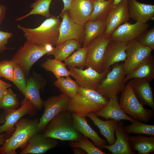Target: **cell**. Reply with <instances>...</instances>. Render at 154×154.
<instances>
[{
	"label": "cell",
	"instance_id": "47",
	"mask_svg": "<svg viewBox=\"0 0 154 154\" xmlns=\"http://www.w3.org/2000/svg\"><path fill=\"white\" fill-rule=\"evenodd\" d=\"M6 140L3 135L0 134V145H3L5 143Z\"/></svg>",
	"mask_w": 154,
	"mask_h": 154
},
{
	"label": "cell",
	"instance_id": "3",
	"mask_svg": "<svg viewBox=\"0 0 154 154\" xmlns=\"http://www.w3.org/2000/svg\"><path fill=\"white\" fill-rule=\"evenodd\" d=\"M109 100L95 90L80 87L75 96L70 99L68 110L86 116L89 113L102 109Z\"/></svg>",
	"mask_w": 154,
	"mask_h": 154
},
{
	"label": "cell",
	"instance_id": "20",
	"mask_svg": "<svg viewBox=\"0 0 154 154\" xmlns=\"http://www.w3.org/2000/svg\"><path fill=\"white\" fill-rule=\"evenodd\" d=\"M150 82L145 79L133 78L129 80L128 82L139 102L143 105L149 106L154 111V97Z\"/></svg>",
	"mask_w": 154,
	"mask_h": 154
},
{
	"label": "cell",
	"instance_id": "16",
	"mask_svg": "<svg viewBox=\"0 0 154 154\" xmlns=\"http://www.w3.org/2000/svg\"><path fill=\"white\" fill-rule=\"evenodd\" d=\"M58 144L56 139L37 133L30 138L20 154H43L49 149L55 148Z\"/></svg>",
	"mask_w": 154,
	"mask_h": 154
},
{
	"label": "cell",
	"instance_id": "7",
	"mask_svg": "<svg viewBox=\"0 0 154 154\" xmlns=\"http://www.w3.org/2000/svg\"><path fill=\"white\" fill-rule=\"evenodd\" d=\"M48 53L44 47L27 40L23 46L17 51L11 60L21 67L28 77L34 64Z\"/></svg>",
	"mask_w": 154,
	"mask_h": 154
},
{
	"label": "cell",
	"instance_id": "51",
	"mask_svg": "<svg viewBox=\"0 0 154 154\" xmlns=\"http://www.w3.org/2000/svg\"><path fill=\"white\" fill-rule=\"evenodd\" d=\"M97 0L98 1H106L107 0Z\"/></svg>",
	"mask_w": 154,
	"mask_h": 154
},
{
	"label": "cell",
	"instance_id": "17",
	"mask_svg": "<svg viewBox=\"0 0 154 154\" xmlns=\"http://www.w3.org/2000/svg\"><path fill=\"white\" fill-rule=\"evenodd\" d=\"M27 87L25 98L28 99L36 109L41 110L43 101L40 93V89L46 84V81L39 74L34 73L27 80Z\"/></svg>",
	"mask_w": 154,
	"mask_h": 154
},
{
	"label": "cell",
	"instance_id": "9",
	"mask_svg": "<svg viewBox=\"0 0 154 154\" xmlns=\"http://www.w3.org/2000/svg\"><path fill=\"white\" fill-rule=\"evenodd\" d=\"M111 39L104 33L90 42L87 48L86 68L91 67L98 72L103 71L102 66L105 52Z\"/></svg>",
	"mask_w": 154,
	"mask_h": 154
},
{
	"label": "cell",
	"instance_id": "29",
	"mask_svg": "<svg viewBox=\"0 0 154 154\" xmlns=\"http://www.w3.org/2000/svg\"><path fill=\"white\" fill-rule=\"evenodd\" d=\"M81 43L74 40H66L54 48L47 55H52L55 59L61 61H64L75 50L81 47Z\"/></svg>",
	"mask_w": 154,
	"mask_h": 154
},
{
	"label": "cell",
	"instance_id": "1",
	"mask_svg": "<svg viewBox=\"0 0 154 154\" xmlns=\"http://www.w3.org/2000/svg\"><path fill=\"white\" fill-rule=\"evenodd\" d=\"M43 135L62 141H79L83 136L75 127L72 113L68 110L63 111L48 123Z\"/></svg>",
	"mask_w": 154,
	"mask_h": 154
},
{
	"label": "cell",
	"instance_id": "40",
	"mask_svg": "<svg viewBox=\"0 0 154 154\" xmlns=\"http://www.w3.org/2000/svg\"><path fill=\"white\" fill-rule=\"evenodd\" d=\"M137 40L141 44L154 50V28L147 30L142 34Z\"/></svg>",
	"mask_w": 154,
	"mask_h": 154
},
{
	"label": "cell",
	"instance_id": "8",
	"mask_svg": "<svg viewBox=\"0 0 154 154\" xmlns=\"http://www.w3.org/2000/svg\"><path fill=\"white\" fill-rule=\"evenodd\" d=\"M70 99L62 93L52 96L43 102L44 110L39 120L37 127L38 133L44 131L48 123L55 116L68 110Z\"/></svg>",
	"mask_w": 154,
	"mask_h": 154
},
{
	"label": "cell",
	"instance_id": "6",
	"mask_svg": "<svg viewBox=\"0 0 154 154\" xmlns=\"http://www.w3.org/2000/svg\"><path fill=\"white\" fill-rule=\"evenodd\" d=\"M125 76L123 64L116 63L95 90L108 99L116 96L125 87Z\"/></svg>",
	"mask_w": 154,
	"mask_h": 154
},
{
	"label": "cell",
	"instance_id": "24",
	"mask_svg": "<svg viewBox=\"0 0 154 154\" xmlns=\"http://www.w3.org/2000/svg\"><path fill=\"white\" fill-rule=\"evenodd\" d=\"M73 117L74 125L77 130L83 136L90 139L98 148L102 149L107 145V142L101 138L97 132L93 129L88 123L86 116L71 112Z\"/></svg>",
	"mask_w": 154,
	"mask_h": 154
},
{
	"label": "cell",
	"instance_id": "34",
	"mask_svg": "<svg viewBox=\"0 0 154 154\" xmlns=\"http://www.w3.org/2000/svg\"><path fill=\"white\" fill-rule=\"evenodd\" d=\"M87 48L86 46L80 48L64 61L66 65L69 67H78L83 69L86 66Z\"/></svg>",
	"mask_w": 154,
	"mask_h": 154
},
{
	"label": "cell",
	"instance_id": "5",
	"mask_svg": "<svg viewBox=\"0 0 154 154\" xmlns=\"http://www.w3.org/2000/svg\"><path fill=\"white\" fill-rule=\"evenodd\" d=\"M120 99V107L127 115L140 121L147 122L154 116L153 110L145 109L136 96L131 85H126Z\"/></svg>",
	"mask_w": 154,
	"mask_h": 154
},
{
	"label": "cell",
	"instance_id": "31",
	"mask_svg": "<svg viewBox=\"0 0 154 154\" xmlns=\"http://www.w3.org/2000/svg\"><path fill=\"white\" fill-rule=\"evenodd\" d=\"M41 66L46 71L52 72L57 79L70 76V72L66 68L65 64L55 58H47L41 64Z\"/></svg>",
	"mask_w": 154,
	"mask_h": 154
},
{
	"label": "cell",
	"instance_id": "13",
	"mask_svg": "<svg viewBox=\"0 0 154 154\" xmlns=\"http://www.w3.org/2000/svg\"><path fill=\"white\" fill-rule=\"evenodd\" d=\"M149 27V24L147 23L136 21L131 24L127 22L118 26L109 37L111 40L128 42L137 40Z\"/></svg>",
	"mask_w": 154,
	"mask_h": 154
},
{
	"label": "cell",
	"instance_id": "43",
	"mask_svg": "<svg viewBox=\"0 0 154 154\" xmlns=\"http://www.w3.org/2000/svg\"><path fill=\"white\" fill-rule=\"evenodd\" d=\"M64 4V7L58 17L66 11H68L70 6L72 0H62Z\"/></svg>",
	"mask_w": 154,
	"mask_h": 154
},
{
	"label": "cell",
	"instance_id": "46",
	"mask_svg": "<svg viewBox=\"0 0 154 154\" xmlns=\"http://www.w3.org/2000/svg\"><path fill=\"white\" fill-rule=\"evenodd\" d=\"M44 47H45L46 50L48 51V53L52 51L54 48L53 47L52 45L50 44H47Z\"/></svg>",
	"mask_w": 154,
	"mask_h": 154
},
{
	"label": "cell",
	"instance_id": "38",
	"mask_svg": "<svg viewBox=\"0 0 154 154\" xmlns=\"http://www.w3.org/2000/svg\"><path fill=\"white\" fill-rule=\"evenodd\" d=\"M23 69L19 65L15 64L14 69V80L12 82L24 96L27 87V80Z\"/></svg>",
	"mask_w": 154,
	"mask_h": 154
},
{
	"label": "cell",
	"instance_id": "36",
	"mask_svg": "<svg viewBox=\"0 0 154 154\" xmlns=\"http://www.w3.org/2000/svg\"><path fill=\"white\" fill-rule=\"evenodd\" d=\"M19 104L16 94L11 89H7L0 102V108L7 112L16 109Z\"/></svg>",
	"mask_w": 154,
	"mask_h": 154
},
{
	"label": "cell",
	"instance_id": "19",
	"mask_svg": "<svg viewBox=\"0 0 154 154\" xmlns=\"http://www.w3.org/2000/svg\"><path fill=\"white\" fill-rule=\"evenodd\" d=\"M127 42L111 40L106 48L103 59V71L111 66L126 60L125 50Z\"/></svg>",
	"mask_w": 154,
	"mask_h": 154
},
{
	"label": "cell",
	"instance_id": "41",
	"mask_svg": "<svg viewBox=\"0 0 154 154\" xmlns=\"http://www.w3.org/2000/svg\"><path fill=\"white\" fill-rule=\"evenodd\" d=\"M13 36V33L11 32L0 31V53L8 49L6 45L8 43L9 40Z\"/></svg>",
	"mask_w": 154,
	"mask_h": 154
},
{
	"label": "cell",
	"instance_id": "25",
	"mask_svg": "<svg viewBox=\"0 0 154 154\" xmlns=\"http://www.w3.org/2000/svg\"><path fill=\"white\" fill-rule=\"evenodd\" d=\"M133 78L143 79L150 82L154 79V57L151 54L145 58L130 73L126 76V82Z\"/></svg>",
	"mask_w": 154,
	"mask_h": 154
},
{
	"label": "cell",
	"instance_id": "15",
	"mask_svg": "<svg viewBox=\"0 0 154 154\" xmlns=\"http://www.w3.org/2000/svg\"><path fill=\"white\" fill-rule=\"evenodd\" d=\"M21 103L19 108L6 112L4 116L5 122L0 126V134L4 132L9 133L13 131L16 123L23 116L33 115L35 112L36 108L27 99L25 98Z\"/></svg>",
	"mask_w": 154,
	"mask_h": 154
},
{
	"label": "cell",
	"instance_id": "44",
	"mask_svg": "<svg viewBox=\"0 0 154 154\" xmlns=\"http://www.w3.org/2000/svg\"><path fill=\"white\" fill-rule=\"evenodd\" d=\"M73 152L75 154H85L86 153L82 149L78 147L72 148Z\"/></svg>",
	"mask_w": 154,
	"mask_h": 154
},
{
	"label": "cell",
	"instance_id": "12",
	"mask_svg": "<svg viewBox=\"0 0 154 154\" xmlns=\"http://www.w3.org/2000/svg\"><path fill=\"white\" fill-rule=\"evenodd\" d=\"M60 16L62 20L60 23L56 46L69 40H74L81 44L83 43L85 38V25H79L73 21L68 11H65Z\"/></svg>",
	"mask_w": 154,
	"mask_h": 154
},
{
	"label": "cell",
	"instance_id": "28",
	"mask_svg": "<svg viewBox=\"0 0 154 154\" xmlns=\"http://www.w3.org/2000/svg\"><path fill=\"white\" fill-rule=\"evenodd\" d=\"M106 25V20L100 19L90 21L85 24V38L83 43L86 46L92 40L104 33Z\"/></svg>",
	"mask_w": 154,
	"mask_h": 154
},
{
	"label": "cell",
	"instance_id": "18",
	"mask_svg": "<svg viewBox=\"0 0 154 154\" xmlns=\"http://www.w3.org/2000/svg\"><path fill=\"white\" fill-rule=\"evenodd\" d=\"M94 0H72L68 11L71 20L78 24L85 25L92 13Z\"/></svg>",
	"mask_w": 154,
	"mask_h": 154
},
{
	"label": "cell",
	"instance_id": "4",
	"mask_svg": "<svg viewBox=\"0 0 154 154\" xmlns=\"http://www.w3.org/2000/svg\"><path fill=\"white\" fill-rule=\"evenodd\" d=\"M37 118H22L15 125V130L11 136L0 147V154H16V150L24 148L30 138L38 133Z\"/></svg>",
	"mask_w": 154,
	"mask_h": 154
},
{
	"label": "cell",
	"instance_id": "26",
	"mask_svg": "<svg viewBox=\"0 0 154 154\" xmlns=\"http://www.w3.org/2000/svg\"><path fill=\"white\" fill-rule=\"evenodd\" d=\"M86 116L88 117L98 128L100 133L106 138L109 145L113 144L116 141L114 133L118 122L112 119L106 121L101 120L94 112L88 113Z\"/></svg>",
	"mask_w": 154,
	"mask_h": 154
},
{
	"label": "cell",
	"instance_id": "33",
	"mask_svg": "<svg viewBox=\"0 0 154 154\" xmlns=\"http://www.w3.org/2000/svg\"><path fill=\"white\" fill-rule=\"evenodd\" d=\"M52 0H37L30 6L32 9L27 14L17 18L16 21H20L32 15H39L47 18L51 15L49 12L50 4Z\"/></svg>",
	"mask_w": 154,
	"mask_h": 154
},
{
	"label": "cell",
	"instance_id": "14",
	"mask_svg": "<svg viewBox=\"0 0 154 154\" xmlns=\"http://www.w3.org/2000/svg\"><path fill=\"white\" fill-rule=\"evenodd\" d=\"M127 2L128 0H122L112 7L106 19V27L104 33L106 37H109L118 26L129 19Z\"/></svg>",
	"mask_w": 154,
	"mask_h": 154
},
{
	"label": "cell",
	"instance_id": "48",
	"mask_svg": "<svg viewBox=\"0 0 154 154\" xmlns=\"http://www.w3.org/2000/svg\"><path fill=\"white\" fill-rule=\"evenodd\" d=\"M6 90L7 89H0V102L3 97Z\"/></svg>",
	"mask_w": 154,
	"mask_h": 154
},
{
	"label": "cell",
	"instance_id": "21",
	"mask_svg": "<svg viewBox=\"0 0 154 154\" xmlns=\"http://www.w3.org/2000/svg\"><path fill=\"white\" fill-rule=\"evenodd\" d=\"M123 121L118 123L115 130L116 139L114 143L112 145H104L102 149H106L113 154H135L129 145V135L123 129L124 123Z\"/></svg>",
	"mask_w": 154,
	"mask_h": 154
},
{
	"label": "cell",
	"instance_id": "39",
	"mask_svg": "<svg viewBox=\"0 0 154 154\" xmlns=\"http://www.w3.org/2000/svg\"><path fill=\"white\" fill-rule=\"evenodd\" d=\"M15 64L12 60L0 62V77L13 82L14 80V69Z\"/></svg>",
	"mask_w": 154,
	"mask_h": 154
},
{
	"label": "cell",
	"instance_id": "37",
	"mask_svg": "<svg viewBox=\"0 0 154 154\" xmlns=\"http://www.w3.org/2000/svg\"><path fill=\"white\" fill-rule=\"evenodd\" d=\"M70 145L72 148L75 147L80 148L88 154H107L95 145L88 137L84 136L79 141H70Z\"/></svg>",
	"mask_w": 154,
	"mask_h": 154
},
{
	"label": "cell",
	"instance_id": "42",
	"mask_svg": "<svg viewBox=\"0 0 154 154\" xmlns=\"http://www.w3.org/2000/svg\"><path fill=\"white\" fill-rule=\"evenodd\" d=\"M6 10L7 8L5 6L0 5V26L5 17Z\"/></svg>",
	"mask_w": 154,
	"mask_h": 154
},
{
	"label": "cell",
	"instance_id": "10",
	"mask_svg": "<svg viewBox=\"0 0 154 154\" xmlns=\"http://www.w3.org/2000/svg\"><path fill=\"white\" fill-rule=\"evenodd\" d=\"M68 67L70 76L75 79L80 87L95 90L111 70L110 68L100 73L91 67L85 70Z\"/></svg>",
	"mask_w": 154,
	"mask_h": 154
},
{
	"label": "cell",
	"instance_id": "27",
	"mask_svg": "<svg viewBox=\"0 0 154 154\" xmlns=\"http://www.w3.org/2000/svg\"><path fill=\"white\" fill-rule=\"evenodd\" d=\"M130 146L139 154H149L154 151V136L147 137L140 134L129 136Z\"/></svg>",
	"mask_w": 154,
	"mask_h": 154
},
{
	"label": "cell",
	"instance_id": "23",
	"mask_svg": "<svg viewBox=\"0 0 154 154\" xmlns=\"http://www.w3.org/2000/svg\"><path fill=\"white\" fill-rule=\"evenodd\" d=\"M130 18L143 23L154 17V5L141 3L137 0H128Z\"/></svg>",
	"mask_w": 154,
	"mask_h": 154
},
{
	"label": "cell",
	"instance_id": "30",
	"mask_svg": "<svg viewBox=\"0 0 154 154\" xmlns=\"http://www.w3.org/2000/svg\"><path fill=\"white\" fill-rule=\"evenodd\" d=\"M62 77L54 82V85L61 92L70 98L74 97L77 94L80 86L76 81L72 80L70 76Z\"/></svg>",
	"mask_w": 154,
	"mask_h": 154
},
{
	"label": "cell",
	"instance_id": "32",
	"mask_svg": "<svg viewBox=\"0 0 154 154\" xmlns=\"http://www.w3.org/2000/svg\"><path fill=\"white\" fill-rule=\"evenodd\" d=\"M114 0L105 1L94 0V8L89 21H94L100 19L106 20L107 16L113 5Z\"/></svg>",
	"mask_w": 154,
	"mask_h": 154
},
{
	"label": "cell",
	"instance_id": "50",
	"mask_svg": "<svg viewBox=\"0 0 154 154\" xmlns=\"http://www.w3.org/2000/svg\"><path fill=\"white\" fill-rule=\"evenodd\" d=\"M122 0H114L113 5H116L118 4Z\"/></svg>",
	"mask_w": 154,
	"mask_h": 154
},
{
	"label": "cell",
	"instance_id": "35",
	"mask_svg": "<svg viewBox=\"0 0 154 154\" xmlns=\"http://www.w3.org/2000/svg\"><path fill=\"white\" fill-rule=\"evenodd\" d=\"M127 134H145L154 136V125L144 123L136 119L130 125L123 127Z\"/></svg>",
	"mask_w": 154,
	"mask_h": 154
},
{
	"label": "cell",
	"instance_id": "22",
	"mask_svg": "<svg viewBox=\"0 0 154 154\" xmlns=\"http://www.w3.org/2000/svg\"><path fill=\"white\" fill-rule=\"evenodd\" d=\"M94 113L98 117L104 118L106 120L113 119L118 122L125 120L131 122L134 120L123 111L118 102L117 96L110 98L104 107Z\"/></svg>",
	"mask_w": 154,
	"mask_h": 154
},
{
	"label": "cell",
	"instance_id": "2",
	"mask_svg": "<svg viewBox=\"0 0 154 154\" xmlns=\"http://www.w3.org/2000/svg\"><path fill=\"white\" fill-rule=\"evenodd\" d=\"M61 22L58 18H47L38 27L27 28L18 25L27 40L37 45L44 47L47 44L56 46L59 36Z\"/></svg>",
	"mask_w": 154,
	"mask_h": 154
},
{
	"label": "cell",
	"instance_id": "49",
	"mask_svg": "<svg viewBox=\"0 0 154 154\" xmlns=\"http://www.w3.org/2000/svg\"><path fill=\"white\" fill-rule=\"evenodd\" d=\"M5 122L4 116L1 114L0 115V124H3Z\"/></svg>",
	"mask_w": 154,
	"mask_h": 154
},
{
	"label": "cell",
	"instance_id": "11",
	"mask_svg": "<svg viewBox=\"0 0 154 154\" xmlns=\"http://www.w3.org/2000/svg\"><path fill=\"white\" fill-rule=\"evenodd\" d=\"M153 50L139 42L137 40L127 43L125 50L126 57L123 64L125 75L135 68Z\"/></svg>",
	"mask_w": 154,
	"mask_h": 154
},
{
	"label": "cell",
	"instance_id": "45",
	"mask_svg": "<svg viewBox=\"0 0 154 154\" xmlns=\"http://www.w3.org/2000/svg\"><path fill=\"white\" fill-rule=\"evenodd\" d=\"M11 84L0 80V89H7L11 87Z\"/></svg>",
	"mask_w": 154,
	"mask_h": 154
}]
</instances>
